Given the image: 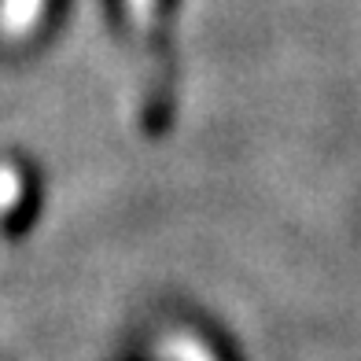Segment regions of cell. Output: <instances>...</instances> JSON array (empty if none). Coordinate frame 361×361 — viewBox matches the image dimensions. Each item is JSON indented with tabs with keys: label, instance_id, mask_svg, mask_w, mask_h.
<instances>
[{
	"label": "cell",
	"instance_id": "6da1fadb",
	"mask_svg": "<svg viewBox=\"0 0 361 361\" xmlns=\"http://www.w3.org/2000/svg\"><path fill=\"white\" fill-rule=\"evenodd\" d=\"M162 354H166V361H218L195 336H170Z\"/></svg>",
	"mask_w": 361,
	"mask_h": 361
}]
</instances>
